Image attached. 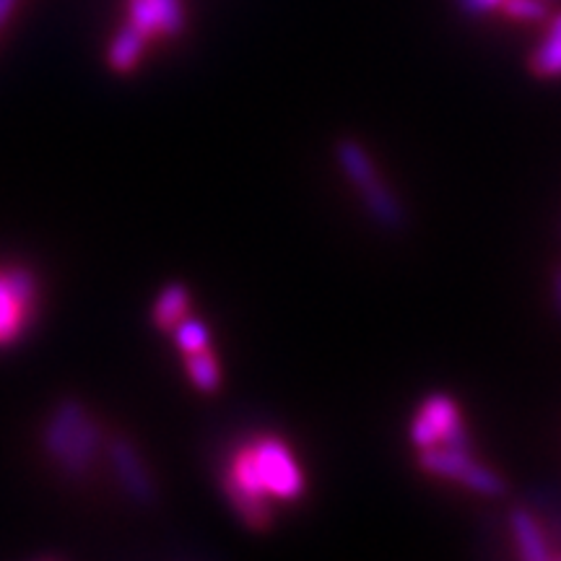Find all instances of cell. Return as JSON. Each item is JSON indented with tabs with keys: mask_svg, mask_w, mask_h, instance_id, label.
<instances>
[{
	"mask_svg": "<svg viewBox=\"0 0 561 561\" xmlns=\"http://www.w3.org/2000/svg\"><path fill=\"white\" fill-rule=\"evenodd\" d=\"M146 45H149V37H146L136 24H130L128 21V24H125L110 42V50H107L110 68L117 70V73L133 70L138 66V60L144 58Z\"/></svg>",
	"mask_w": 561,
	"mask_h": 561,
	"instance_id": "obj_10",
	"label": "cell"
},
{
	"mask_svg": "<svg viewBox=\"0 0 561 561\" xmlns=\"http://www.w3.org/2000/svg\"><path fill=\"white\" fill-rule=\"evenodd\" d=\"M34 291L37 284L30 271L0 273V343H9L21 333Z\"/></svg>",
	"mask_w": 561,
	"mask_h": 561,
	"instance_id": "obj_6",
	"label": "cell"
},
{
	"mask_svg": "<svg viewBox=\"0 0 561 561\" xmlns=\"http://www.w3.org/2000/svg\"><path fill=\"white\" fill-rule=\"evenodd\" d=\"M530 70L541 79H559L561 76V13L551 21L541 45L533 50Z\"/></svg>",
	"mask_w": 561,
	"mask_h": 561,
	"instance_id": "obj_11",
	"label": "cell"
},
{
	"mask_svg": "<svg viewBox=\"0 0 561 561\" xmlns=\"http://www.w3.org/2000/svg\"><path fill=\"white\" fill-rule=\"evenodd\" d=\"M42 445L68 473L79 476L96 460L104 437L79 401H62L42 432Z\"/></svg>",
	"mask_w": 561,
	"mask_h": 561,
	"instance_id": "obj_2",
	"label": "cell"
},
{
	"mask_svg": "<svg viewBox=\"0 0 561 561\" xmlns=\"http://www.w3.org/2000/svg\"><path fill=\"white\" fill-rule=\"evenodd\" d=\"M546 3H549V0H546Z\"/></svg>",
	"mask_w": 561,
	"mask_h": 561,
	"instance_id": "obj_19",
	"label": "cell"
},
{
	"mask_svg": "<svg viewBox=\"0 0 561 561\" xmlns=\"http://www.w3.org/2000/svg\"><path fill=\"white\" fill-rule=\"evenodd\" d=\"M419 462L426 473L439 476V479L458 481L462 486L476 491V494L504 496V491H507L500 473H494L491 468L476 462L471 458V450H462V447H426V450H421Z\"/></svg>",
	"mask_w": 561,
	"mask_h": 561,
	"instance_id": "obj_4",
	"label": "cell"
},
{
	"mask_svg": "<svg viewBox=\"0 0 561 561\" xmlns=\"http://www.w3.org/2000/svg\"><path fill=\"white\" fill-rule=\"evenodd\" d=\"M335 159H339L341 172L346 174V180L356 187L364 208L369 210V216L380 224L382 229L398 231L403 227V206L396 198V193L390 191L388 182L380 178L375 161L369 159V153L356 138H341L335 144Z\"/></svg>",
	"mask_w": 561,
	"mask_h": 561,
	"instance_id": "obj_3",
	"label": "cell"
},
{
	"mask_svg": "<svg viewBox=\"0 0 561 561\" xmlns=\"http://www.w3.org/2000/svg\"><path fill=\"white\" fill-rule=\"evenodd\" d=\"M16 5H19V0H0V26L11 19V13L16 11Z\"/></svg>",
	"mask_w": 561,
	"mask_h": 561,
	"instance_id": "obj_18",
	"label": "cell"
},
{
	"mask_svg": "<svg viewBox=\"0 0 561 561\" xmlns=\"http://www.w3.org/2000/svg\"><path fill=\"white\" fill-rule=\"evenodd\" d=\"M411 439L419 450L437 445L471 450V439H468L466 426L460 421L458 403L450 396H445V392H434V396L421 403L411 426Z\"/></svg>",
	"mask_w": 561,
	"mask_h": 561,
	"instance_id": "obj_5",
	"label": "cell"
},
{
	"mask_svg": "<svg viewBox=\"0 0 561 561\" xmlns=\"http://www.w3.org/2000/svg\"><path fill=\"white\" fill-rule=\"evenodd\" d=\"M174 341H178L182 354L187 356V354H195V351L208 348L210 333L201 320L187 318V314H185V318H182L178 325H174Z\"/></svg>",
	"mask_w": 561,
	"mask_h": 561,
	"instance_id": "obj_14",
	"label": "cell"
},
{
	"mask_svg": "<svg viewBox=\"0 0 561 561\" xmlns=\"http://www.w3.org/2000/svg\"><path fill=\"white\" fill-rule=\"evenodd\" d=\"M504 0H458L460 11L468 16H479V13H489L494 9H502Z\"/></svg>",
	"mask_w": 561,
	"mask_h": 561,
	"instance_id": "obj_16",
	"label": "cell"
},
{
	"mask_svg": "<svg viewBox=\"0 0 561 561\" xmlns=\"http://www.w3.org/2000/svg\"><path fill=\"white\" fill-rule=\"evenodd\" d=\"M110 462H112V468H115V476L121 479L123 489L130 494V500H136L138 504L153 502L157 491H153L151 476H149V471H146V466H144V460H140L138 450L130 445L128 439L112 442V445H110Z\"/></svg>",
	"mask_w": 561,
	"mask_h": 561,
	"instance_id": "obj_8",
	"label": "cell"
},
{
	"mask_svg": "<svg viewBox=\"0 0 561 561\" xmlns=\"http://www.w3.org/2000/svg\"><path fill=\"white\" fill-rule=\"evenodd\" d=\"M551 289H553V307H557V312H559V318H561V263L557 265V271H553Z\"/></svg>",
	"mask_w": 561,
	"mask_h": 561,
	"instance_id": "obj_17",
	"label": "cell"
},
{
	"mask_svg": "<svg viewBox=\"0 0 561 561\" xmlns=\"http://www.w3.org/2000/svg\"><path fill=\"white\" fill-rule=\"evenodd\" d=\"M191 307V291L185 284H167L161 289L157 305H153V322L159 328H174L187 314Z\"/></svg>",
	"mask_w": 561,
	"mask_h": 561,
	"instance_id": "obj_12",
	"label": "cell"
},
{
	"mask_svg": "<svg viewBox=\"0 0 561 561\" xmlns=\"http://www.w3.org/2000/svg\"><path fill=\"white\" fill-rule=\"evenodd\" d=\"M510 528L512 538H515L517 551H520L523 559L528 561H549L551 549L549 541H546L541 525H538L536 517L530 515L525 507H515L510 512Z\"/></svg>",
	"mask_w": 561,
	"mask_h": 561,
	"instance_id": "obj_9",
	"label": "cell"
},
{
	"mask_svg": "<svg viewBox=\"0 0 561 561\" xmlns=\"http://www.w3.org/2000/svg\"><path fill=\"white\" fill-rule=\"evenodd\" d=\"M128 21L149 39L153 34L178 37L185 30V11L182 0H128Z\"/></svg>",
	"mask_w": 561,
	"mask_h": 561,
	"instance_id": "obj_7",
	"label": "cell"
},
{
	"mask_svg": "<svg viewBox=\"0 0 561 561\" xmlns=\"http://www.w3.org/2000/svg\"><path fill=\"white\" fill-rule=\"evenodd\" d=\"M187 375H191L193 385L203 392H216L221 388V369L216 364L210 348L195 351V354H187Z\"/></svg>",
	"mask_w": 561,
	"mask_h": 561,
	"instance_id": "obj_13",
	"label": "cell"
},
{
	"mask_svg": "<svg viewBox=\"0 0 561 561\" xmlns=\"http://www.w3.org/2000/svg\"><path fill=\"white\" fill-rule=\"evenodd\" d=\"M502 9L510 19H520V21H543L549 16V5H546V0H504Z\"/></svg>",
	"mask_w": 561,
	"mask_h": 561,
	"instance_id": "obj_15",
	"label": "cell"
},
{
	"mask_svg": "<svg viewBox=\"0 0 561 561\" xmlns=\"http://www.w3.org/2000/svg\"><path fill=\"white\" fill-rule=\"evenodd\" d=\"M301 491H305V476L286 442L278 437L255 439L231 460L227 494L250 528L261 530L271 525V496L294 502L299 500Z\"/></svg>",
	"mask_w": 561,
	"mask_h": 561,
	"instance_id": "obj_1",
	"label": "cell"
}]
</instances>
